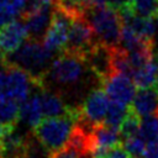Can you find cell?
<instances>
[{"instance_id":"obj_3","label":"cell","mask_w":158,"mask_h":158,"mask_svg":"<svg viewBox=\"0 0 158 158\" xmlns=\"http://www.w3.org/2000/svg\"><path fill=\"white\" fill-rule=\"evenodd\" d=\"M84 16L90 22L95 38L99 43H102L110 48L120 46L122 17L118 11L106 5L88 6Z\"/></svg>"},{"instance_id":"obj_14","label":"cell","mask_w":158,"mask_h":158,"mask_svg":"<svg viewBox=\"0 0 158 158\" xmlns=\"http://www.w3.org/2000/svg\"><path fill=\"white\" fill-rule=\"evenodd\" d=\"M43 117L44 115L42 110L40 94H33L32 96H28L20 105V120L25 125L33 128L43 120Z\"/></svg>"},{"instance_id":"obj_4","label":"cell","mask_w":158,"mask_h":158,"mask_svg":"<svg viewBox=\"0 0 158 158\" xmlns=\"http://www.w3.org/2000/svg\"><path fill=\"white\" fill-rule=\"evenodd\" d=\"M86 68L89 67L84 57L62 51V53L52 60L46 77H49L51 80L58 84L72 85L81 80Z\"/></svg>"},{"instance_id":"obj_23","label":"cell","mask_w":158,"mask_h":158,"mask_svg":"<svg viewBox=\"0 0 158 158\" xmlns=\"http://www.w3.org/2000/svg\"><path fill=\"white\" fill-rule=\"evenodd\" d=\"M133 14L144 17H158V0H135Z\"/></svg>"},{"instance_id":"obj_7","label":"cell","mask_w":158,"mask_h":158,"mask_svg":"<svg viewBox=\"0 0 158 158\" xmlns=\"http://www.w3.org/2000/svg\"><path fill=\"white\" fill-rule=\"evenodd\" d=\"M70 25L72 17L68 16L65 12L60 11L59 9L54 7L51 25L43 37V44L53 53L63 51L68 41Z\"/></svg>"},{"instance_id":"obj_32","label":"cell","mask_w":158,"mask_h":158,"mask_svg":"<svg viewBox=\"0 0 158 158\" xmlns=\"http://www.w3.org/2000/svg\"><path fill=\"white\" fill-rule=\"evenodd\" d=\"M11 127H14V126H11ZM7 128H9V127H5V126H2V125H0V141H1V138L4 137V135H5V132L7 131Z\"/></svg>"},{"instance_id":"obj_21","label":"cell","mask_w":158,"mask_h":158,"mask_svg":"<svg viewBox=\"0 0 158 158\" xmlns=\"http://www.w3.org/2000/svg\"><path fill=\"white\" fill-rule=\"evenodd\" d=\"M141 116H138L131 107L130 111L126 116V118L123 120V122L120 126V133L122 139L125 138H130V137H135L139 135V130H141Z\"/></svg>"},{"instance_id":"obj_6","label":"cell","mask_w":158,"mask_h":158,"mask_svg":"<svg viewBox=\"0 0 158 158\" xmlns=\"http://www.w3.org/2000/svg\"><path fill=\"white\" fill-rule=\"evenodd\" d=\"M96 42L94 30L88 19L84 15L77 16L72 19L68 41L63 51L85 57V54Z\"/></svg>"},{"instance_id":"obj_34","label":"cell","mask_w":158,"mask_h":158,"mask_svg":"<svg viewBox=\"0 0 158 158\" xmlns=\"http://www.w3.org/2000/svg\"><path fill=\"white\" fill-rule=\"evenodd\" d=\"M0 158H4V153H2V148L0 146Z\"/></svg>"},{"instance_id":"obj_5","label":"cell","mask_w":158,"mask_h":158,"mask_svg":"<svg viewBox=\"0 0 158 158\" xmlns=\"http://www.w3.org/2000/svg\"><path fill=\"white\" fill-rule=\"evenodd\" d=\"M109 104L106 91L101 88L94 89L91 93H89L81 105L78 106L79 112L75 125L91 131L96 125L104 122Z\"/></svg>"},{"instance_id":"obj_13","label":"cell","mask_w":158,"mask_h":158,"mask_svg":"<svg viewBox=\"0 0 158 158\" xmlns=\"http://www.w3.org/2000/svg\"><path fill=\"white\" fill-rule=\"evenodd\" d=\"M131 109L141 117L156 114L158 111V91L156 88L138 89L131 104Z\"/></svg>"},{"instance_id":"obj_25","label":"cell","mask_w":158,"mask_h":158,"mask_svg":"<svg viewBox=\"0 0 158 158\" xmlns=\"http://www.w3.org/2000/svg\"><path fill=\"white\" fill-rule=\"evenodd\" d=\"M20 12L12 5L11 0H0V28L16 19Z\"/></svg>"},{"instance_id":"obj_1","label":"cell","mask_w":158,"mask_h":158,"mask_svg":"<svg viewBox=\"0 0 158 158\" xmlns=\"http://www.w3.org/2000/svg\"><path fill=\"white\" fill-rule=\"evenodd\" d=\"M52 56L53 52H51L43 42L28 40L17 51L5 57V64L20 67L32 77L44 81V77L52 63Z\"/></svg>"},{"instance_id":"obj_27","label":"cell","mask_w":158,"mask_h":158,"mask_svg":"<svg viewBox=\"0 0 158 158\" xmlns=\"http://www.w3.org/2000/svg\"><path fill=\"white\" fill-rule=\"evenodd\" d=\"M135 0H106V4L118 12H123L132 9Z\"/></svg>"},{"instance_id":"obj_11","label":"cell","mask_w":158,"mask_h":158,"mask_svg":"<svg viewBox=\"0 0 158 158\" xmlns=\"http://www.w3.org/2000/svg\"><path fill=\"white\" fill-rule=\"evenodd\" d=\"M84 58L90 72L100 83L114 72L111 64V48L102 43L96 42Z\"/></svg>"},{"instance_id":"obj_28","label":"cell","mask_w":158,"mask_h":158,"mask_svg":"<svg viewBox=\"0 0 158 158\" xmlns=\"http://www.w3.org/2000/svg\"><path fill=\"white\" fill-rule=\"evenodd\" d=\"M102 158H130V156L125 151L122 144H118V146H115L114 148H111Z\"/></svg>"},{"instance_id":"obj_12","label":"cell","mask_w":158,"mask_h":158,"mask_svg":"<svg viewBox=\"0 0 158 158\" xmlns=\"http://www.w3.org/2000/svg\"><path fill=\"white\" fill-rule=\"evenodd\" d=\"M53 6H44L42 9H38L33 12L22 15V20L26 25V30L28 33L30 40H37L40 41L41 38L44 37L52 17H53Z\"/></svg>"},{"instance_id":"obj_20","label":"cell","mask_w":158,"mask_h":158,"mask_svg":"<svg viewBox=\"0 0 158 158\" xmlns=\"http://www.w3.org/2000/svg\"><path fill=\"white\" fill-rule=\"evenodd\" d=\"M139 135L146 143L158 142V116L156 114L141 118Z\"/></svg>"},{"instance_id":"obj_9","label":"cell","mask_w":158,"mask_h":158,"mask_svg":"<svg viewBox=\"0 0 158 158\" xmlns=\"http://www.w3.org/2000/svg\"><path fill=\"white\" fill-rule=\"evenodd\" d=\"M91 146H93V158H102L111 148L121 144V133L118 128L111 127L106 123L96 125L91 132Z\"/></svg>"},{"instance_id":"obj_29","label":"cell","mask_w":158,"mask_h":158,"mask_svg":"<svg viewBox=\"0 0 158 158\" xmlns=\"http://www.w3.org/2000/svg\"><path fill=\"white\" fill-rule=\"evenodd\" d=\"M142 158H158V142L147 143Z\"/></svg>"},{"instance_id":"obj_36","label":"cell","mask_w":158,"mask_h":158,"mask_svg":"<svg viewBox=\"0 0 158 158\" xmlns=\"http://www.w3.org/2000/svg\"><path fill=\"white\" fill-rule=\"evenodd\" d=\"M156 115H157V116H158V111H157V112H156Z\"/></svg>"},{"instance_id":"obj_19","label":"cell","mask_w":158,"mask_h":158,"mask_svg":"<svg viewBox=\"0 0 158 158\" xmlns=\"http://www.w3.org/2000/svg\"><path fill=\"white\" fill-rule=\"evenodd\" d=\"M130 111V107H127V105L111 100V102L109 104L107 107V112L104 120V123L115 127V128H120L121 123L123 122V120L126 118L127 114Z\"/></svg>"},{"instance_id":"obj_10","label":"cell","mask_w":158,"mask_h":158,"mask_svg":"<svg viewBox=\"0 0 158 158\" xmlns=\"http://www.w3.org/2000/svg\"><path fill=\"white\" fill-rule=\"evenodd\" d=\"M28 38L23 20H12L0 28V52L6 57L17 51Z\"/></svg>"},{"instance_id":"obj_33","label":"cell","mask_w":158,"mask_h":158,"mask_svg":"<svg viewBox=\"0 0 158 158\" xmlns=\"http://www.w3.org/2000/svg\"><path fill=\"white\" fill-rule=\"evenodd\" d=\"M154 88L158 91V69H157V78H156V83H154Z\"/></svg>"},{"instance_id":"obj_31","label":"cell","mask_w":158,"mask_h":158,"mask_svg":"<svg viewBox=\"0 0 158 158\" xmlns=\"http://www.w3.org/2000/svg\"><path fill=\"white\" fill-rule=\"evenodd\" d=\"M86 4L89 6H100L106 5V0H86Z\"/></svg>"},{"instance_id":"obj_2","label":"cell","mask_w":158,"mask_h":158,"mask_svg":"<svg viewBox=\"0 0 158 158\" xmlns=\"http://www.w3.org/2000/svg\"><path fill=\"white\" fill-rule=\"evenodd\" d=\"M78 112V106H75L67 115L46 117L33 127L32 133L49 152L57 151L68 142L75 127Z\"/></svg>"},{"instance_id":"obj_22","label":"cell","mask_w":158,"mask_h":158,"mask_svg":"<svg viewBox=\"0 0 158 158\" xmlns=\"http://www.w3.org/2000/svg\"><path fill=\"white\" fill-rule=\"evenodd\" d=\"M51 152L35 137H26L22 158H49Z\"/></svg>"},{"instance_id":"obj_16","label":"cell","mask_w":158,"mask_h":158,"mask_svg":"<svg viewBox=\"0 0 158 158\" xmlns=\"http://www.w3.org/2000/svg\"><path fill=\"white\" fill-rule=\"evenodd\" d=\"M15 128V126L9 127L0 141L4 158H22L26 136H21Z\"/></svg>"},{"instance_id":"obj_17","label":"cell","mask_w":158,"mask_h":158,"mask_svg":"<svg viewBox=\"0 0 158 158\" xmlns=\"http://www.w3.org/2000/svg\"><path fill=\"white\" fill-rule=\"evenodd\" d=\"M157 69H158V62H149L144 67L137 69L132 77V80L135 85L138 89H146L154 86L156 78H157Z\"/></svg>"},{"instance_id":"obj_30","label":"cell","mask_w":158,"mask_h":158,"mask_svg":"<svg viewBox=\"0 0 158 158\" xmlns=\"http://www.w3.org/2000/svg\"><path fill=\"white\" fill-rule=\"evenodd\" d=\"M27 1H28V0H11L12 5L16 7V10H17L20 14H21V12H22V10L25 9V6H26Z\"/></svg>"},{"instance_id":"obj_35","label":"cell","mask_w":158,"mask_h":158,"mask_svg":"<svg viewBox=\"0 0 158 158\" xmlns=\"http://www.w3.org/2000/svg\"><path fill=\"white\" fill-rule=\"evenodd\" d=\"M80 1H84V2H86V0H80ZM89 6V5H88Z\"/></svg>"},{"instance_id":"obj_24","label":"cell","mask_w":158,"mask_h":158,"mask_svg":"<svg viewBox=\"0 0 158 158\" xmlns=\"http://www.w3.org/2000/svg\"><path fill=\"white\" fill-rule=\"evenodd\" d=\"M122 147L128 153L130 158H142L146 148V142L141 137V135H138L135 137L125 138L122 141Z\"/></svg>"},{"instance_id":"obj_26","label":"cell","mask_w":158,"mask_h":158,"mask_svg":"<svg viewBox=\"0 0 158 158\" xmlns=\"http://www.w3.org/2000/svg\"><path fill=\"white\" fill-rule=\"evenodd\" d=\"M49 158H85L79 149H77L70 143H65L57 151L51 152Z\"/></svg>"},{"instance_id":"obj_18","label":"cell","mask_w":158,"mask_h":158,"mask_svg":"<svg viewBox=\"0 0 158 158\" xmlns=\"http://www.w3.org/2000/svg\"><path fill=\"white\" fill-rule=\"evenodd\" d=\"M20 102L11 99L0 100V125L5 127L16 126L20 120Z\"/></svg>"},{"instance_id":"obj_15","label":"cell","mask_w":158,"mask_h":158,"mask_svg":"<svg viewBox=\"0 0 158 158\" xmlns=\"http://www.w3.org/2000/svg\"><path fill=\"white\" fill-rule=\"evenodd\" d=\"M38 94H40L44 117H56V116L67 115L70 112V110L73 107V106L65 105L59 95H57L52 91H48L44 88L41 89Z\"/></svg>"},{"instance_id":"obj_8","label":"cell","mask_w":158,"mask_h":158,"mask_svg":"<svg viewBox=\"0 0 158 158\" xmlns=\"http://www.w3.org/2000/svg\"><path fill=\"white\" fill-rule=\"evenodd\" d=\"M102 88L111 100L122 102L125 105H131L136 95V85L131 77L112 72L102 81Z\"/></svg>"}]
</instances>
